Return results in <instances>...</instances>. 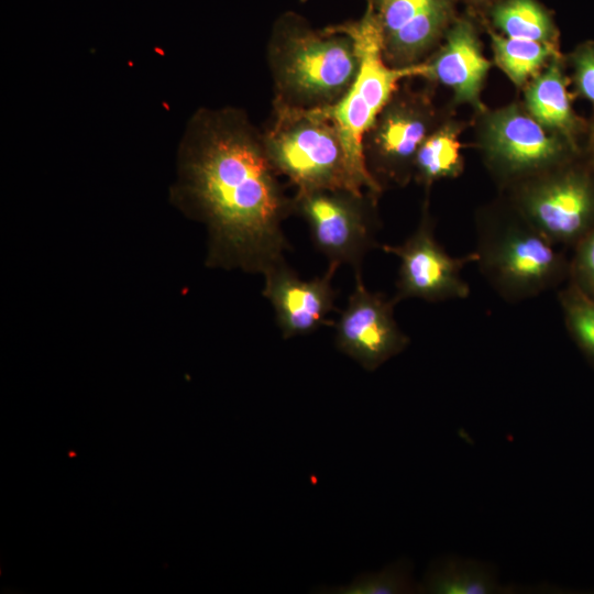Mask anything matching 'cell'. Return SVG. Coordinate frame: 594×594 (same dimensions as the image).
I'll list each match as a JSON object with an SVG mask.
<instances>
[{"instance_id": "cell-17", "label": "cell", "mask_w": 594, "mask_h": 594, "mask_svg": "<svg viewBox=\"0 0 594 594\" xmlns=\"http://www.w3.org/2000/svg\"><path fill=\"white\" fill-rule=\"evenodd\" d=\"M463 169L458 128L446 123L435 128L421 143L414 163V178L429 188L435 182L454 178Z\"/></svg>"}, {"instance_id": "cell-16", "label": "cell", "mask_w": 594, "mask_h": 594, "mask_svg": "<svg viewBox=\"0 0 594 594\" xmlns=\"http://www.w3.org/2000/svg\"><path fill=\"white\" fill-rule=\"evenodd\" d=\"M495 28L509 38L557 45L558 29L547 9L537 0H498L492 6Z\"/></svg>"}, {"instance_id": "cell-11", "label": "cell", "mask_w": 594, "mask_h": 594, "mask_svg": "<svg viewBox=\"0 0 594 594\" xmlns=\"http://www.w3.org/2000/svg\"><path fill=\"white\" fill-rule=\"evenodd\" d=\"M354 274V289L334 322V344L341 353L372 372L403 352L410 339L395 319L393 298L370 292L362 280L361 270Z\"/></svg>"}, {"instance_id": "cell-5", "label": "cell", "mask_w": 594, "mask_h": 594, "mask_svg": "<svg viewBox=\"0 0 594 594\" xmlns=\"http://www.w3.org/2000/svg\"><path fill=\"white\" fill-rule=\"evenodd\" d=\"M337 26L350 34L359 50L360 68L345 96L328 111L336 120L344 142L350 166L365 191L378 197L383 191L369 174L363 158V139L377 114L399 84L410 77H426L427 62L408 67L389 66L382 53L380 29L366 3L363 15Z\"/></svg>"}, {"instance_id": "cell-13", "label": "cell", "mask_w": 594, "mask_h": 594, "mask_svg": "<svg viewBox=\"0 0 594 594\" xmlns=\"http://www.w3.org/2000/svg\"><path fill=\"white\" fill-rule=\"evenodd\" d=\"M339 265L329 263L323 275L302 279L286 262L264 274L263 296L272 305L284 339L307 336L333 321L337 292L332 279Z\"/></svg>"}, {"instance_id": "cell-6", "label": "cell", "mask_w": 594, "mask_h": 594, "mask_svg": "<svg viewBox=\"0 0 594 594\" xmlns=\"http://www.w3.org/2000/svg\"><path fill=\"white\" fill-rule=\"evenodd\" d=\"M377 198L343 189L296 193L294 213L308 224L314 246L329 263L361 270L365 254L377 246Z\"/></svg>"}, {"instance_id": "cell-8", "label": "cell", "mask_w": 594, "mask_h": 594, "mask_svg": "<svg viewBox=\"0 0 594 594\" xmlns=\"http://www.w3.org/2000/svg\"><path fill=\"white\" fill-rule=\"evenodd\" d=\"M429 99L398 88L377 114L363 139L365 167L382 190L405 186L414 176L416 154L435 129Z\"/></svg>"}, {"instance_id": "cell-26", "label": "cell", "mask_w": 594, "mask_h": 594, "mask_svg": "<svg viewBox=\"0 0 594 594\" xmlns=\"http://www.w3.org/2000/svg\"><path fill=\"white\" fill-rule=\"evenodd\" d=\"M301 1H306V0H301Z\"/></svg>"}, {"instance_id": "cell-20", "label": "cell", "mask_w": 594, "mask_h": 594, "mask_svg": "<svg viewBox=\"0 0 594 594\" xmlns=\"http://www.w3.org/2000/svg\"><path fill=\"white\" fill-rule=\"evenodd\" d=\"M566 328L581 348L594 361V299L570 283L559 294Z\"/></svg>"}, {"instance_id": "cell-18", "label": "cell", "mask_w": 594, "mask_h": 594, "mask_svg": "<svg viewBox=\"0 0 594 594\" xmlns=\"http://www.w3.org/2000/svg\"><path fill=\"white\" fill-rule=\"evenodd\" d=\"M497 66L518 87L536 77L543 66L559 56L558 46L529 40L509 38L490 30Z\"/></svg>"}, {"instance_id": "cell-4", "label": "cell", "mask_w": 594, "mask_h": 594, "mask_svg": "<svg viewBox=\"0 0 594 594\" xmlns=\"http://www.w3.org/2000/svg\"><path fill=\"white\" fill-rule=\"evenodd\" d=\"M263 140L274 168L296 193H367L350 166L341 131L327 108L301 109L273 102Z\"/></svg>"}, {"instance_id": "cell-21", "label": "cell", "mask_w": 594, "mask_h": 594, "mask_svg": "<svg viewBox=\"0 0 594 594\" xmlns=\"http://www.w3.org/2000/svg\"><path fill=\"white\" fill-rule=\"evenodd\" d=\"M415 586L409 570L396 563L376 573H364L350 584L330 588L340 594H398L414 592Z\"/></svg>"}, {"instance_id": "cell-19", "label": "cell", "mask_w": 594, "mask_h": 594, "mask_svg": "<svg viewBox=\"0 0 594 594\" xmlns=\"http://www.w3.org/2000/svg\"><path fill=\"white\" fill-rule=\"evenodd\" d=\"M421 588L437 594H488L499 586L494 573L482 563L449 559L428 572Z\"/></svg>"}, {"instance_id": "cell-7", "label": "cell", "mask_w": 594, "mask_h": 594, "mask_svg": "<svg viewBox=\"0 0 594 594\" xmlns=\"http://www.w3.org/2000/svg\"><path fill=\"white\" fill-rule=\"evenodd\" d=\"M512 204L556 246L575 245L594 227V179L560 165L517 183Z\"/></svg>"}, {"instance_id": "cell-25", "label": "cell", "mask_w": 594, "mask_h": 594, "mask_svg": "<svg viewBox=\"0 0 594 594\" xmlns=\"http://www.w3.org/2000/svg\"><path fill=\"white\" fill-rule=\"evenodd\" d=\"M472 1H475V2H487V1H492V0H472ZM498 0H496L497 2Z\"/></svg>"}, {"instance_id": "cell-12", "label": "cell", "mask_w": 594, "mask_h": 594, "mask_svg": "<svg viewBox=\"0 0 594 594\" xmlns=\"http://www.w3.org/2000/svg\"><path fill=\"white\" fill-rule=\"evenodd\" d=\"M375 15L385 62L408 67L425 61L454 21V0H366Z\"/></svg>"}, {"instance_id": "cell-10", "label": "cell", "mask_w": 594, "mask_h": 594, "mask_svg": "<svg viewBox=\"0 0 594 594\" xmlns=\"http://www.w3.org/2000/svg\"><path fill=\"white\" fill-rule=\"evenodd\" d=\"M381 249L399 258L396 292L392 297L396 305L409 298L430 302L465 299L470 285L462 270L476 262L475 252L454 257L437 241L433 221L424 206L417 229L400 244H383Z\"/></svg>"}, {"instance_id": "cell-22", "label": "cell", "mask_w": 594, "mask_h": 594, "mask_svg": "<svg viewBox=\"0 0 594 594\" xmlns=\"http://www.w3.org/2000/svg\"><path fill=\"white\" fill-rule=\"evenodd\" d=\"M569 276L572 285L594 299V227L575 244Z\"/></svg>"}, {"instance_id": "cell-9", "label": "cell", "mask_w": 594, "mask_h": 594, "mask_svg": "<svg viewBox=\"0 0 594 594\" xmlns=\"http://www.w3.org/2000/svg\"><path fill=\"white\" fill-rule=\"evenodd\" d=\"M482 146L494 173L515 184L563 165L574 150L515 106L486 117Z\"/></svg>"}, {"instance_id": "cell-1", "label": "cell", "mask_w": 594, "mask_h": 594, "mask_svg": "<svg viewBox=\"0 0 594 594\" xmlns=\"http://www.w3.org/2000/svg\"><path fill=\"white\" fill-rule=\"evenodd\" d=\"M177 198L208 229L209 266L265 274L285 263L294 213L257 130L237 109L200 110L179 162Z\"/></svg>"}, {"instance_id": "cell-14", "label": "cell", "mask_w": 594, "mask_h": 594, "mask_svg": "<svg viewBox=\"0 0 594 594\" xmlns=\"http://www.w3.org/2000/svg\"><path fill=\"white\" fill-rule=\"evenodd\" d=\"M440 50L427 59L425 78L450 88L458 102L482 109L480 94L491 63L483 55L473 23L465 18L454 20Z\"/></svg>"}, {"instance_id": "cell-2", "label": "cell", "mask_w": 594, "mask_h": 594, "mask_svg": "<svg viewBox=\"0 0 594 594\" xmlns=\"http://www.w3.org/2000/svg\"><path fill=\"white\" fill-rule=\"evenodd\" d=\"M273 102L301 109L328 108L352 86L360 54L355 41L337 24L316 29L287 11L275 21L267 46Z\"/></svg>"}, {"instance_id": "cell-3", "label": "cell", "mask_w": 594, "mask_h": 594, "mask_svg": "<svg viewBox=\"0 0 594 594\" xmlns=\"http://www.w3.org/2000/svg\"><path fill=\"white\" fill-rule=\"evenodd\" d=\"M474 252L481 274L508 302L537 297L569 276L570 263L513 204L477 217Z\"/></svg>"}, {"instance_id": "cell-24", "label": "cell", "mask_w": 594, "mask_h": 594, "mask_svg": "<svg viewBox=\"0 0 594 594\" xmlns=\"http://www.w3.org/2000/svg\"><path fill=\"white\" fill-rule=\"evenodd\" d=\"M590 152L592 156V162L594 164V127L592 128L591 138H590Z\"/></svg>"}, {"instance_id": "cell-15", "label": "cell", "mask_w": 594, "mask_h": 594, "mask_svg": "<svg viewBox=\"0 0 594 594\" xmlns=\"http://www.w3.org/2000/svg\"><path fill=\"white\" fill-rule=\"evenodd\" d=\"M568 81L559 56L534 77L525 94L528 113L547 130L560 135L575 148V138L582 128L574 113Z\"/></svg>"}, {"instance_id": "cell-23", "label": "cell", "mask_w": 594, "mask_h": 594, "mask_svg": "<svg viewBox=\"0 0 594 594\" xmlns=\"http://www.w3.org/2000/svg\"><path fill=\"white\" fill-rule=\"evenodd\" d=\"M571 61L578 92L594 106V43L581 45Z\"/></svg>"}]
</instances>
